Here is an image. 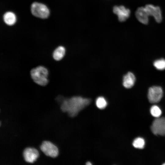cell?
Listing matches in <instances>:
<instances>
[{"mask_svg":"<svg viewBox=\"0 0 165 165\" xmlns=\"http://www.w3.org/2000/svg\"><path fill=\"white\" fill-rule=\"evenodd\" d=\"M90 99L75 96L66 99L62 101L61 106V111L67 112L69 116L73 117L90 103Z\"/></svg>","mask_w":165,"mask_h":165,"instance_id":"6da1fadb","label":"cell"},{"mask_svg":"<svg viewBox=\"0 0 165 165\" xmlns=\"http://www.w3.org/2000/svg\"><path fill=\"white\" fill-rule=\"evenodd\" d=\"M49 74L47 69L42 66H39L32 69L30 71L31 77L37 84L45 86L48 83Z\"/></svg>","mask_w":165,"mask_h":165,"instance_id":"7a4b0ae2","label":"cell"},{"mask_svg":"<svg viewBox=\"0 0 165 165\" xmlns=\"http://www.w3.org/2000/svg\"><path fill=\"white\" fill-rule=\"evenodd\" d=\"M31 10L33 15L43 19L47 18L50 13L49 10L46 5L37 2L32 3Z\"/></svg>","mask_w":165,"mask_h":165,"instance_id":"3957f363","label":"cell"},{"mask_svg":"<svg viewBox=\"0 0 165 165\" xmlns=\"http://www.w3.org/2000/svg\"><path fill=\"white\" fill-rule=\"evenodd\" d=\"M40 149L46 155L51 157L55 158L58 155L57 147L49 141H43L40 146Z\"/></svg>","mask_w":165,"mask_h":165,"instance_id":"277c9868","label":"cell"},{"mask_svg":"<svg viewBox=\"0 0 165 165\" xmlns=\"http://www.w3.org/2000/svg\"><path fill=\"white\" fill-rule=\"evenodd\" d=\"M151 129L155 135H165V118H157L153 121Z\"/></svg>","mask_w":165,"mask_h":165,"instance_id":"5b68a950","label":"cell"},{"mask_svg":"<svg viewBox=\"0 0 165 165\" xmlns=\"http://www.w3.org/2000/svg\"><path fill=\"white\" fill-rule=\"evenodd\" d=\"M163 95L162 88L159 86H153L148 90V97L151 103H156L160 101Z\"/></svg>","mask_w":165,"mask_h":165,"instance_id":"8992f818","label":"cell"},{"mask_svg":"<svg viewBox=\"0 0 165 165\" xmlns=\"http://www.w3.org/2000/svg\"><path fill=\"white\" fill-rule=\"evenodd\" d=\"M23 156L25 161L28 163H32L38 158L39 153L36 148L31 147H27L23 151Z\"/></svg>","mask_w":165,"mask_h":165,"instance_id":"52a82bcc","label":"cell"},{"mask_svg":"<svg viewBox=\"0 0 165 165\" xmlns=\"http://www.w3.org/2000/svg\"><path fill=\"white\" fill-rule=\"evenodd\" d=\"M145 7L149 16H153L157 23H160L161 22L162 16L160 7L149 4L146 5Z\"/></svg>","mask_w":165,"mask_h":165,"instance_id":"ba28073f","label":"cell"},{"mask_svg":"<svg viewBox=\"0 0 165 165\" xmlns=\"http://www.w3.org/2000/svg\"><path fill=\"white\" fill-rule=\"evenodd\" d=\"M113 11L117 15L119 20L122 22L125 21L129 17L130 12L129 9L123 6H115Z\"/></svg>","mask_w":165,"mask_h":165,"instance_id":"9c48e42d","label":"cell"},{"mask_svg":"<svg viewBox=\"0 0 165 165\" xmlns=\"http://www.w3.org/2000/svg\"><path fill=\"white\" fill-rule=\"evenodd\" d=\"M135 15L138 20L141 23L144 24H148L149 16L145 7L138 8L135 12Z\"/></svg>","mask_w":165,"mask_h":165,"instance_id":"30bf717a","label":"cell"},{"mask_svg":"<svg viewBox=\"0 0 165 165\" xmlns=\"http://www.w3.org/2000/svg\"><path fill=\"white\" fill-rule=\"evenodd\" d=\"M135 77L132 72H129L125 75L123 79V85L127 88H130L134 85Z\"/></svg>","mask_w":165,"mask_h":165,"instance_id":"8fae6325","label":"cell"},{"mask_svg":"<svg viewBox=\"0 0 165 165\" xmlns=\"http://www.w3.org/2000/svg\"><path fill=\"white\" fill-rule=\"evenodd\" d=\"M65 49L62 46H60L56 48L53 53V57L56 61L61 60L64 57L65 53Z\"/></svg>","mask_w":165,"mask_h":165,"instance_id":"7c38bea8","label":"cell"},{"mask_svg":"<svg viewBox=\"0 0 165 165\" xmlns=\"http://www.w3.org/2000/svg\"><path fill=\"white\" fill-rule=\"evenodd\" d=\"M3 20L7 24L12 25L15 23L16 18L15 15L13 13L11 12H8L4 14Z\"/></svg>","mask_w":165,"mask_h":165,"instance_id":"4fadbf2b","label":"cell"},{"mask_svg":"<svg viewBox=\"0 0 165 165\" xmlns=\"http://www.w3.org/2000/svg\"><path fill=\"white\" fill-rule=\"evenodd\" d=\"M145 145L144 140L141 138H137L133 141V146L135 148L142 149L144 148Z\"/></svg>","mask_w":165,"mask_h":165,"instance_id":"5bb4252c","label":"cell"},{"mask_svg":"<svg viewBox=\"0 0 165 165\" xmlns=\"http://www.w3.org/2000/svg\"><path fill=\"white\" fill-rule=\"evenodd\" d=\"M96 104L97 108L100 109H104L106 107L107 105L106 101L102 97H99L97 99Z\"/></svg>","mask_w":165,"mask_h":165,"instance_id":"9a60e30c","label":"cell"},{"mask_svg":"<svg viewBox=\"0 0 165 165\" xmlns=\"http://www.w3.org/2000/svg\"><path fill=\"white\" fill-rule=\"evenodd\" d=\"M150 111L152 116L156 118L159 117L162 113V111L160 108L156 105L151 107Z\"/></svg>","mask_w":165,"mask_h":165,"instance_id":"2e32d148","label":"cell"},{"mask_svg":"<svg viewBox=\"0 0 165 165\" xmlns=\"http://www.w3.org/2000/svg\"><path fill=\"white\" fill-rule=\"evenodd\" d=\"M154 67L158 70H163L165 69V60L161 59L155 61L153 63Z\"/></svg>","mask_w":165,"mask_h":165,"instance_id":"e0dca14e","label":"cell"},{"mask_svg":"<svg viewBox=\"0 0 165 165\" xmlns=\"http://www.w3.org/2000/svg\"><path fill=\"white\" fill-rule=\"evenodd\" d=\"M86 165H92L91 163L90 162H87V163H86Z\"/></svg>","mask_w":165,"mask_h":165,"instance_id":"ac0fdd59","label":"cell"},{"mask_svg":"<svg viewBox=\"0 0 165 165\" xmlns=\"http://www.w3.org/2000/svg\"><path fill=\"white\" fill-rule=\"evenodd\" d=\"M163 165H165V163H164V164H163Z\"/></svg>","mask_w":165,"mask_h":165,"instance_id":"d6986e66","label":"cell"}]
</instances>
